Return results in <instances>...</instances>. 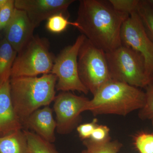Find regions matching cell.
I'll use <instances>...</instances> for the list:
<instances>
[{
	"label": "cell",
	"instance_id": "obj_1",
	"mask_svg": "<svg viewBox=\"0 0 153 153\" xmlns=\"http://www.w3.org/2000/svg\"><path fill=\"white\" fill-rule=\"evenodd\" d=\"M129 16L114 10L109 1L82 0L75 22L86 39L106 53L121 46V29Z\"/></svg>",
	"mask_w": 153,
	"mask_h": 153
},
{
	"label": "cell",
	"instance_id": "obj_2",
	"mask_svg": "<svg viewBox=\"0 0 153 153\" xmlns=\"http://www.w3.org/2000/svg\"><path fill=\"white\" fill-rule=\"evenodd\" d=\"M57 78L52 73L41 76H20L10 79L11 99L22 124L30 115L48 106L55 98Z\"/></svg>",
	"mask_w": 153,
	"mask_h": 153
},
{
	"label": "cell",
	"instance_id": "obj_3",
	"mask_svg": "<svg viewBox=\"0 0 153 153\" xmlns=\"http://www.w3.org/2000/svg\"><path fill=\"white\" fill-rule=\"evenodd\" d=\"M88 100L85 111L94 115L112 114L126 116L145 104L146 94L138 88L111 79Z\"/></svg>",
	"mask_w": 153,
	"mask_h": 153
},
{
	"label": "cell",
	"instance_id": "obj_4",
	"mask_svg": "<svg viewBox=\"0 0 153 153\" xmlns=\"http://www.w3.org/2000/svg\"><path fill=\"white\" fill-rule=\"evenodd\" d=\"M105 55L111 79L137 88L147 87L153 82L143 57L134 50L122 45Z\"/></svg>",
	"mask_w": 153,
	"mask_h": 153
},
{
	"label": "cell",
	"instance_id": "obj_5",
	"mask_svg": "<svg viewBox=\"0 0 153 153\" xmlns=\"http://www.w3.org/2000/svg\"><path fill=\"white\" fill-rule=\"evenodd\" d=\"M54 62L47 41L34 36L17 54L11 78L51 73Z\"/></svg>",
	"mask_w": 153,
	"mask_h": 153
},
{
	"label": "cell",
	"instance_id": "obj_6",
	"mask_svg": "<svg viewBox=\"0 0 153 153\" xmlns=\"http://www.w3.org/2000/svg\"><path fill=\"white\" fill-rule=\"evenodd\" d=\"M77 63L79 78L93 95L112 79L105 52L86 38L79 49Z\"/></svg>",
	"mask_w": 153,
	"mask_h": 153
},
{
	"label": "cell",
	"instance_id": "obj_7",
	"mask_svg": "<svg viewBox=\"0 0 153 153\" xmlns=\"http://www.w3.org/2000/svg\"><path fill=\"white\" fill-rule=\"evenodd\" d=\"M86 37L80 35L75 42L66 47L54 60L51 73L57 77L56 89L63 92L76 91L87 94L89 91L79 78L77 58Z\"/></svg>",
	"mask_w": 153,
	"mask_h": 153
},
{
	"label": "cell",
	"instance_id": "obj_8",
	"mask_svg": "<svg viewBox=\"0 0 153 153\" xmlns=\"http://www.w3.org/2000/svg\"><path fill=\"white\" fill-rule=\"evenodd\" d=\"M122 45L140 53L148 75L153 78V42L148 36L137 11L129 15L121 29Z\"/></svg>",
	"mask_w": 153,
	"mask_h": 153
},
{
	"label": "cell",
	"instance_id": "obj_9",
	"mask_svg": "<svg viewBox=\"0 0 153 153\" xmlns=\"http://www.w3.org/2000/svg\"><path fill=\"white\" fill-rule=\"evenodd\" d=\"M88 100L68 92H62L55 97L53 108L58 133L66 134L72 131L78 123L80 114L85 111Z\"/></svg>",
	"mask_w": 153,
	"mask_h": 153
},
{
	"label": "cell",
	"instance_id": "obj_10",
	"mask_svg": "<svg viewBox=\"0 0 153 153\" xmlns=\"http://www.w3.org/2000/svg\"><path fill=\"white\" fill-rule=\"evenodd\" d=\"M74 0H16L15 8L25 12L35 27L52 16L64 14Z\"/></svg>",
	"mask_w": 153,
	"mask_h": 153
},
{
	"label": "cell",
	"instance_id": "obj_11",
	"mask_svg": "<svg viewBox=\"0 0 153 153\" xmlns=\"http://www.w3.org/2000/svg\"><path fill=\"white\" fill-rule=\"evenodd\" d=\"M35 28L26 13L16 8L4 29V38L18 53L33 38Z\"/></svg>",
	"mask_w": 153,
	"mask_h": 153
},
{
	"label": "cell",
	"instance_id": "obj_12",
	"mask_svg": "<svg viewBox=\"0 0 153 153\" xmlns=\"http://www.w3.org/2000/svg\"><path fill=\"white\" fill-rule=\"evenodd\" d=\"M23 125L12 102L10 79L0 84V137L21 130Z\"/></svg>",
	"mask_w": 153,
	"mask_h": 153
},
{
	"label": "cell",
	"instance_id": "obj_13",
	"mask_svg": "<svg viewBox=\"0 0 153 153\" xmlns=\"http://www.w3.org/2000/svg\"><path fill=\"white\" fill-rule=\"evenodd\" d=\"M25 125L45 140L52 143L55 141L57 123L53 118L52 110L49 105L34 111Z\"/></svg>",
	"mask_w": 153,
	"mask_h": 153
},
{
	"label": "cell",
	"instance_id": "obj_14",
	"mask_svg": "<svg viewBox=\"0 0 153 153\" xmlns=\"http://www.w3.org/2000/svg\"><path fill=\"white\" fill-rule=\"evenodd\" d=\"M0 153H30L24 131L19 130L0 137Z\"/></svg>",
	"mask_w": 153,
	"mask_h": 153
},
{
	"label": "cell",
	"instance_id": "obj_15",
	"mask_svg": "<svg viewBox=\"0 0 153 153\" xmlns=\"http://www.w3.org/2000/svg\"><path fill=\"white\" fill-rule=\"evenodd\" d=\"M17 52L4 38L0 41V84L10 80Z\"/></svg>",
	"mask_w": 153,
	"mask_h": 153
},
{
	"label": "cell",
	"instance_id": "obj_16",
	"mask_svg": "<svg viewBox=\"0 0 153 153\" xmlns=\"http://www.w3.org/2000/svg\"><path fill=\"white\" fill-rule=\"evenodd\" d=\"M27 140L30 153H59L52 143L33 132L24 130Z\"/></svg>",
	"mask_w": 153,
	"mask_h": 153
},
{
	"label": "cell",
	"instance_id": "obj_17",
	"mask_svg": "<svg viewBox=\"0 0 153 153\" xmlns=\"http://www.w3.org/2000/svg\"><path fill=\"white\" fill-rule=\"evenodd\" d=\"M136 11L148 36L153 42V5L149 0H139Z\"/></svg>",
	"mask_w": 153,
	"mask_h": 153
},
{
	"label": "cell",
	"instance_id": "obj_18",
	"mask_svg": "<svg viewBox=\"0 0 153 153\" xmlns=\"http://www.w3.org/2000/svg\"><path fill=\"white\" fill-rule=\"evenodd\" d=\"M86 147V153H118L122 144L117 141H109L98 143L92 141L90 139L83 140Z\"/></svg>",
	"mask_w": 153,
	"mask_h": 153
},
{
	"label": "cell",
	"instance_id": "obj_19",
	"mask_svg": "<svg viewBox=\"0 0 153 153\" xmlns=\"http://www.w3.org/2000/svg\"><path fill=\"white\" fill-rule=\"evenodd\" d=\"M69 25L78 27L76 22H69L64 14L61 13L54 15L47 19L46 28L51 33H60L66 30Z\"/></svg>",
	"mask_w": 153,
	"mask_h": 153
},
{
	"label": "cell",
	"instance_id": "obj_20",
	"mask_svg": "<svg viewBox=\"0 0 153 153\" xmlns=\"http://www.w3.org/2000/svg\"><path fill=\"white\" fill-rule=\"evenodd\" d=\"M134 144L140 153H153V134L140 133L135 137Z\"/></svg>",
	"mask_w": 153,
	"mask_h": 153
},
{
	"label": "cell",
	"instance_id": "obj_21",
	"mask_svg": "<svg viewBox=\"0 0 153 153\" xmlns=\"http://www.w3.org/2000/svg\"><path fill=\"white\" fill-rule=\"evenodd\" d=\"M145 104L140 109L139 116L142 119L153 120V82L147 87Z\"/></svg>",
	"mask_w": 153,
	"mask_h": 153
},
{
	"label": "cell",
	"instance_id": "obj_22",
	"mask_svg": "<svg viewBox=\"0 0 153 153\" xmlns=\"http://www.w3.org/2000/svg\"><path fill=\"white\" fill-rule=\"evenodd\" d=\"M116 10L130 15L137 11L139 0H109Z\"/></svg>",
	"mask_w": 153,
	"mask_h": 153
},
{
	"label": "cell",
	"instance_id": "obj_23",
	"mask_svg": "<svg viewBox=\"0 0 153 153\" xmlns=\"http://www.w3.org/2000/svg\"><path fill=\"white\" fill-rule=\"evenodd\" d=\"M15 1L8 0L5 5L0 10V23L2 30H4L13 16Z\"/></svg>",
	"mask_w": 153,
	"mask_h": 153
},
{
	"label": "cell",
	"instance_id": "obj_24",
	"mask_svg": "<svg viewBox=\"0 0 153 153\" xmlns=\"http://www.w3.org/2000/svg\"><path fill=\"white\" fill-rule=\"evenodd\" d=\"M110 129L106 126L97 125L90 139L95 143L105 142L111 140Z\"/></svg>",
	"mask_w": 153,
	"mask_h": 153
},
{
	"label": "cell",
	"instance_id": "obj_25",
	"mask_svg": "<svg viewBox=\"0 0 153 153\" xmlns=\"http://www.w3.org/2000/svg\"><path fill=\"white\" fill-rule=\"evenodd\" d=\"M97 123V120L94 119L91 122L82 124L77 126L76 130L79 137L83 140L90 139L94 129L98 125Z\"/></svg>",
	"mask_w": 153,
	"mask_h": 153
},
{
	"label": "cell",
	"instance_id": "obj_26",
	"mask_svg": "<svg viewBox=\"0 0 153 153\" xmlns=\"http://www.w3.org/2000/svg\"><path fill=\"white\" fill-rule=\"evenodd\" d=\"M8 0H0V10L4 7L7 3V2Z\"/></svg>",
	"mask_w": 153,
	"mask_h": 153
},
{
	"label": "cell",
	"instance_id": "obj_27",
	"mask_svg": "<svg viewBox=\"0 0 153 153\" xmlns=\"http://www.w3.org/2000/svg\"><path fill=\"white\" fill-rule=\"evenodd\" d=\"M149 1L153 5V0H149Z\"/></svg>",
	"mask_w": 153,
	"mask_h": 153
},
{
	"label": "cell",
	"instance_id": "obj_28",
	"mask_svg": "<svg viewBox=\"0 0 153 153\" xmlns=\"http://www.w3.org/2000/svg\"><path fill=\"white\" fill-rule=\"evenodd\" d=\"M81 153H86V150L82 151Z\"/></svg>",
	"mask_w": 153,
	"mask_h": 153
},
{
	"label": "cell",
	"instance_id": "obj_29",
	"mask_svg": "<svg viewBox=\"0 0 153 153\" xmlns=\"http://www.w3.org/2000/svg\"><path fill=\"white\" fill-rule=\"evenodd\" d=\"M2 30V29H1V23H0V30Z\"/></svg>",
	"mask_w": 153,
	"mask_h": 153
},
{
	"label": "cell",
	"instance_id": "obj_30",
	"mask_svg": "<svg viewBox=\"0 0 153 153\" xmlns=\"http://www.w3.org/2000/svg\"></svg>",
	"mask_w": 153,
	"mask_h": 153
}]
</instances>
